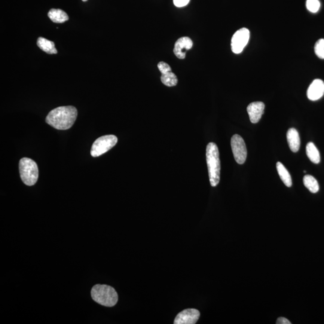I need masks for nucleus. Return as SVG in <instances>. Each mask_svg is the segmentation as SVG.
<instances>
[{"label": "nucleus", "mask_w": 324, "mask_h": 324, "mask_svg": "<svg viewBox=\"0 0 324 324\" xmlns=\"http://www.w3.org/2000/svg\"><path fill=\"white\" fill-rule=\"evenodd\" d=\"M78 111L74 106H61L49 113L46 122L57 130H65L71 128L77 118Z\"/></svg>", "instance_id": "obj_1"}, {"label": "nucleus", "mask_w": 324, "mask_h": 324, "mask_svg": "<svg viewBox=\"0 0 324 324\" xmlns=\"http://www.w3.org/2000/svg\"><path fill=\"white\" fill-rule=\"evenodd\" d=\"M206 158L210 184L212 187H216L220 182L221 161L219 149L215 143L210 142L207 145Z\"/></svg>", "instance_id": "obj_2"}, {"label": "nucleus", "mask_w": 324, "mask_h": 324, "mask_svg": "<svg viewBox=\"0 0 324 324\" xmlns=\"http://www.w3.org/2000/svg\"><path fill=\"white\" fill-rule=\"evenodd\" d=\"M91 295L93 300L105 307H113L117 303L118 296L114 288L106 285L97 284L93 287Z\"/></svg>", "instance_id": "obj_3"}, {"label": "nucleus", "mask_w": 324, "mask_h": 324, "mask_svg": "<svg viewBox=\"0 0 324 324\" xmlns=\"http://www.w3.org/2000/svg\"><path fill=\"white\" fill-rule=\"evenodd\" d=\"M21 179L24 184L32 186L38 181L39 170L36 162L31 158H21L19 164Z\"/></svg>", "instance_id": "obj_4"}, {"label": "nucleus", "mask_w": 324, "mask_h": 324, "mask_svg": "<svg viewBox=\"0 0 324 324\" xmlns=\"http://www.w3.org/2000/svg\"><path fill=\"white\" fill-rule=\"evenodd\" d=\"M117 142V136L113 134L100 137L93 143L91 149V155L94 157H99L114 147Z\"/></svg>", "instance_id": "obj_5"}, {"label": "nucleus", "mask_w": 324, "mask_h": 324, "mask_svg": "<svg viewBox=\"0 0 324 324\" xmlns=\"http://www.w3.org/2000/svg\"><path fill=\"white\" fill-rule=\"evenodd\" d=\"M231 144L235 161L238 164H243L246 160L247 153L245 142L242 137L234 134L232 137Z\"/></svg>", "instance_id": "obj_6"}, {"label": "nucleus", "mask_w": 324, "mask_h": 324, "mask_svg": "<svg viewBox=\"0 0 324 324\" xmlns=\"http://www.w3.org/2000/svg\"><path fill=\"white\" fill-rule=\"evenodd\" d=\"M250 39L249 30L246 28L238 30L231 40V49L234 53L240 54L248 44Z\"/></svg>", "instance_id": "obj_7"}, {"label": "nucleus", "mask_w": 324, "mask_h": 324, "mask_svg": "<svg viewBox=\"0 0 324 324\" xmlns=\"http://www.w3.org/2000/svg\"><path fill=\"white\" fill-rule=\"evenodd\" d=\"M200 317V312L195 308H188L177 314L174 323L175 324H195Z\"/></svg>", "instance_id": "obj_8"}, {"label": "nucleus", "mask_w": 324, "mask_h": 324, "mask_svg": "<svg viewBox=\"0 0 324 324\" xmlns=\"http://www.w3.org/2000/svg\"><path fill=\"white\" fill-rule=\"evenodd\" d=\"M193 42L189 37H182L177 40L174 45V53L179 59H184L186 57V51L192 48Z\"/></svg>", "instance_id": "obj_9"}, {"label": "nucleus", "mask_w": 324, "mask_h": 324, "mask_svg": "<svg viewBox=\"0 0 324 324\" xmlns=\"http://www.w3.org/2000/svg\"><path fill=\"white\" fill-rule=\"evenodd\" d=\"M265 105L261 102H253L247 106V111L248 112L250 121L252 123H257L264 114Z\"/></svg>", "instance_id": "obj_10"}, {"label": "nucleus", "mask_w": 324, "mask_h": 324, "mask_svg": "<svg viewBox=\"0 0 324 324\" xmlns=\"http://www.w3.org/2000/svg\"><path fill=\"white\" fill-rule=\"evenodd\" d=\"M324 94V82L320 79H315L308 88L307 94L308 99L312 101L319 100Z\"/></svg>", "instance_id": "obj_11"}, {"label": "nucleus", "mask_w": 324, "mask_h": 324, "mask_svg": "<svg viewBox=\"0 0 324 324\" xmlns=\"http://www.w3.org/2000/svg\"><path fill=\"white\" fill-rule=\"evenodd\" d=\"M287 140H288L290 149L293 152H297L300 147V139L297 130L294 128L289 129L287 132Z\"/></svg>", "instance_id": "obj_12"}, {"label": "nucleus", "mask_w": 324, "mask_h": 324, "mask_svg": "<svg viewBox=\"0 0 324 324\" xmlns=\"http://www.w3.org/2000/svg\"><path fill=\"white\" fill-rule=\"evenodd\" d=\"M48 15L50 20L55 23H63L69 20L68 15L61 9H51Z\"/></svg>", "instance_id": "obj_13"}, {"label": "nucleus", "mask_w": 324, "mask_h": 324, "mask_svg": "<svg viewBox=\"0 0 324 324\" xmlns=\"http://www.w3.org/2000/svg\"><path fill=\"white\" fill-rule=\"evenodd\" d=\"M37 45L38 47L43 51L49 54H56L57 53V50L55 47V44L53 42L48 41L44 38H38L37 41Z\"/></svg>", "instance_id": "obj_14"}, {"label": "nucleus", "mask_w": 324, "mask_h": 324, "mask_svg": "<svg viewBox=\"0 0 324 324\" xmlns=\"http://www.w3.org/2000/svg\"><path fill=\"white\" fill-rule=\"evenodd\" d=\"M276 168L278 174H279L280 179L284 183V184H285L287 187H291L292 185L291 177L290 176L288 170H287L286 168L284 167V165L279 161L277 162Z\"/></svg>", "instance_id": "obj_15"}, {"label": "nucleus", "mask_w": 324, "mask_h": 324, "mask_svg": "<svg viewBox=\"0 0 324 324\" xmlns=\"http://www.w3.org/2000/svg\"><path fill=\"white\" fill-rule=\"evenodd\" d=\"M306 154L311 162L315 164L319 163L320 160L319 152L313 142L307 143Z\"/></svg>", "instance_id": "obj_16"}, {"label": "nucleus", "mask_w": 324, "mask_h": 324, "mask_svg": "<svg viewBox=\"0 0 324 324\" xmlns=\"http://www.w3.org/2000/svg\"><path fill=\"white\" fill-rule=\"evenodd\" d=\"M305 187L308 189L311 193L315 194L319 191V187L318 183L313 176L310 175L305 176L303 179Z\"/></svg>", "instance_id": "obj_17"}, {"label": "nucleus", "mask_w": 324, "mask_h": 324, "mask_svg": "<svg viewBox=\"0 0 324 324\" xmlns=\"http://www.w3.org/2000/svg\"><path fill=\"white\" fill-rule=\"evenodd\" d=\"M160 79L162 83L168 87H174L178 83V78L172 72L161 74Z\"/></svg>", "instance_id": "obj_18"}, {"label": "nucleus", "mask_w": 324, "mask_h": 324, "mask_svg": "<svg viewBox=\"0 0 324 324\" xmlns=\"http://www.w3.org/2000/svg\"><path fill=\"white\" fill-rule=\"evenodd\" d=\"M314 52L320 59H324V39H319L314 46Z\"/></svg>", "instance_id": "obj_19"}, {"label": "nucleus", "mask_w": 324, "mask_h": 324, "mask_svg": "<svg viewBox=\"0 0 324 324\" xmlns=\"http://www.w3.org/2000/svg\"><path fill=\"white\" fill-rule=\"evenodd\" d=\"M320 2L318 0H307L306 7L308 11L312 13H316L320 8Z\"/></svg>", "instance_id": "obj_20"}, {"label": "nucleus", "mask_w": 324, "mask_h": 324, "mask_svg": "<svg viewBox=\"0 0 324 324\" xmlns=\"http://www.w3.org/2000/svg\"><path fill=\"white\" fill-rule=\"evenodd\" d=\"M157 67L161 74H164V73H166L167 72H172V69H171L170 66L168 65V63L164 62L158 63Z\"/></svg>", "instance_id": "obj_21"}, {"label": "nucleus", "mask_w": 324, "mask_h": 324, "mask_svg": "<svg viewBox=\"0 0 324 324\" xmlns=\"http://www.w3.org/2000/svg\"><path fill=\"white\" fill-rule=\"evenodd\" d=\"M190 0H174V4L177 8L185 7L187 6Z\"/></svg>", "instance_id": "obj_22"}, {"label": "nucleus", "mask_w": 324, "mask_h": 324, "mask_svg": "<svg viewBox=\"0 0 324 324\" xmlns=\"http://www.w3.org/2000/svg\"><path fill=\"white\" fill-rule=\"evenodd\" d=\"M277 324H291V322L285 317H281L278 318L276 321Z\"/></svg>", "instance_id": "obj_23"}, {"label": "nucleus", "mask_w": 324, "mask_h": 324, "mask_svg": "<svg viewBox=\"0 0 324 324\" xmlns=\"http://www.w3.org/2000/svg\"><path fill=\"white\" fill-rule=\"evenodd\" d=\"M82 2H85L88 1V0H82Z\"/></svg>", "instance_id": "obj_24"}]
</instances>
